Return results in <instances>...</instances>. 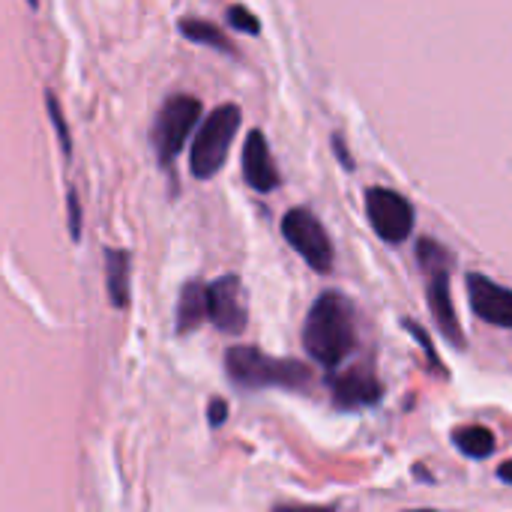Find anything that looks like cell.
I'll use <instances>...</instances> for the list:
<instances>
[{
  "label": "cell",
  "instance_id": "obj_12",
  "mask_svg": "<svg viewBox=\"0 0 512 512\" xmlns=\"http://www.w3.org/2000/svg\"><path fill=\"white\" fill-rule=\"evenodd\" d=\"M207 318H210L207 315V285L198 279L186 282L180 291V303H177V333H192Z\"/></svg>",
  "mask_w": 512,
  "mask_h": 512
},
{
  "label": "cell",
  "instance_id": "obj_20",
  "mask_svg": "<svg viewBox=\"0 0 512 512\" xmlns=\"http://www.w3.org/2000/svg\"><path fill=\"white\" fill-rule=\"evenodd\" d=\"M207 414H210V426H222L228 420V402L225 399H213Z\"/></svg>",
  "mask_w": 512,
  "mask_h": 512
},
{
  "label": "cell",
  "instance_id": "obj_22",
  "mask_svg": "<svg viewBox=\"0 0 512 512\" xmlns=\"http://www.w3.org/2000/svg\"><path fill=\"white\" fill-rule=\"evenodd\" d=\"M27 6H30V9H36V6H39V0H27Z\"/></svg>",
  "mask_w": 512,
  "mask_h": 512
},
{
  "label": "cell",
  "instance_id": "obj_7",
  "mask_svg": "<svg viewBox=\"0 0 512 512\" xmlns=\"http://www.w3.org/2000/svg\"><path fill=\"white\" fill-rule=\"evenodd\" d=\"M366 213H369L375 234L387 243L408 240L414 231V219H417L411 201L393 189H384V186H372L366 192Z\"/></svg>",
  "mask_w": 512,
  "mask_h": 512
},
{
  "label": "cell",
  "instance_id": "obj_19",
  "mask_svg": "<svg viewBox=\"0 0 512 512\" xmlns=\"http://www.w3.org/2000/svg\"><path fill=\"white\" fill-rule=\"evenodd\" d=\"M405 327H408V330H411V333H414V336L420 339V345H423V351H426L429 363H432L435 369H444V366H441V360L435 357V351H432V342H429V336L423 333V327H417V324H414V321H408V318H405Z\"/></svg>",
  "mask_w": 512,
  "mask_h": 512
},
{
  "label": "cell",
  "instance_id": "obj_2",
  "mask_svg": "<svg viewBox=\"0 0 512 512\" xmlns=\"http://www.w3.org/2000/svg\"><path fill=\"white\" fill-rule=\"evenodd\" d=\"M225 369L228 378L243 387V390H261V387H309L312 372L306 363L300 360H282V357H270L258 348L249 345H237L225 354Z\"/></svg>",
  "mask_w": 512,
  "mask_h": 512
},
{
  "label": "cell",
  "instance_id": "obj_13",
  "mask_svg": "<svg viewBox=\"0 0 512 512\" xmlns=\"http://www.w3.org/2000/svg\"><path fill=\"white\" fill-rule=\"evenodd\" d=\"M105 282L111 306L123 309L129 303V255L120 249H105Z\"/></svg>",
  "mask_w": 512,
  "mask_h": 512
},
{
  "label": "cell",
  "instance_id": "obj_4",
  "mask_svg": "<svg viewBox=\"0 0 512 512\" xmlns=\"http://www.w3.org/2000/svg\"><path fill=\"white\" fill-rule=\"evenodd\" d=\"M240 108L237 105H219L198 129L195 141H192V153H189V168L192 177L198 180H210L228 159V150L234 144V135L240 129Z\"/></svg>",
  "mask_w": 512,
  "mask_h": 512
},
{
  "label": "cell",
  "instance_id": "obj_15",
  "mask_svg": "<svg viewBox=\"0 0 512 512\" xmlns=\"http://www.w3.org/2000/svg\"><path fill=\"white\" fill-rule=\"evenodd\" d=\"M180 33H183L189 42L210 45V48H219V51L234 54V45L228 42V36H225L216 24H210V21H201V18H183V21H180Z\"/></svg>",
  "mask_w": 512,
  "mask_h": 512
},
{
  "label": "cell",
  "instance_id": "obj_9",
  "mask_svg": "<svg viewBox=\"0 0 512 512\" xmlns=\"http://www.w3.org/2000/svg\"><path fill=\"white\" fill-rule=\"evenodd\" d=\"M468 297H471V309L495 324V327H507L512 330V291L492 282L483 273H468Z\"/></svg>",
  "mask_w": 512,
  "mask_h": 512
},
{
  "label": "cell",
  "instance_id": "obj_8",
  "mask_svg": "<svg viewBox=\"0 0 512 512\" xmlns=\"http://www.w3.org/2000/svg\"><path fill=\"white\" fill-rule=\"evenodd\" d=\"M207 315L222 333L237 336L246 330V321H249L246 294H243V282L234 273L219 276L216 282L207 285Z\"/></svg>",
  "mask_w": 512,
  "mask_h": 512
},
{
  "label": "cell",
  "instance_id": "obj_18",
  "mask_svg": "<svg viewBox=\"0 0 512 512\" xmlns=\"http://www.w3.org/2000/svg\"><path fill=\"white\" fill-rule=\"evenodd\" d=\"M69 234H72V240H78L81 237V201H78V195H75V189H69Z\"/></svg>",
  "mask_w": 512,
  "mask_h": 512
},
{
  "label": "cell",
  "instance_id": "obj_21",
  "mask_svg": "<svg viewBox=\"0 0 512 512\" xmlns=\"http://www.w3.org/2000/svg\"><path fill=\"white\" fill-rule=\"evenodd\" d=\"M498 480H501V483H512V459L498 468Z\"/></svg>",
  "mask_w": 512,
  "mask_h": 512
},
{
  "label": "cell",
  "instance_id": "obj_3",
  "mask_svg": "<svg viewBox=\"0 0 512 512\" xmlns=\"http://www.w3.org/2000/svg\"><path fill=\"white\" fill-rule=\"evenodd\" d=\"M417 261L426 273L429 306H432V315H435L441 333L456 348H465V333L459 327V318H456V309L450 300V252L441 243H435L432 237H423L417 243Z\"/></svg>",
  "mask_w": 512,
  "mask_h": 512
},
{
  "label": "cell",
  "instance_id": "obj_6",
  "mask_svg": "<svg viewBox=\"0 0 512 512\" xmlns=\"http://www.w3.org/2000/svg\"><path fill=\"white\" fill-rule=\"evenodd\" d=\"M282 237L288 240V246L315 270V273H330L333 267V240L324 231L321 219L306 210V207H294L285 213L282 219Z\"/></svg>",
  "mask_w": 512,
  "mask_h": 512
},
{
  "label": "cell",
  "instance_id": "obj_5",
  "mask_svg": "<svg viewBox=\"0 0 512 512\" xmlns=\"http://www.w3.org/2000/svg\"><path fill=\"white\" fill-rule=\"evenodd\" d=\"M198 117H201V102L195 96L177 93V96L165 99V105L159 108V114L153 120V132H150L156 156L162 165H171L180 156V150H183L189 132L195 129Z\"/></svg>",
  "mask_w": 512,
  "mask_h": 512
},
{
  "label": "cell",
  "instance_id": "obj_10",
  "mask_svg": "<svg viewBox=\"0 0 512 512\" xmlns=\"http://www.w3.org/2000/svg\"><path fill=\"white\" fill-rule=\"evenodd\" d=\"M330 390H333L336 408H345V411H357V408L378 405L381 396H384L381 381H378L369 369H363V366H357V369H351V372L333 378V381H330Z\"/></svg>",
  "mask_w": 512,
  "mask_h": 512
},
{
  "label": "cell",
  "instance_id": "obj_14",
  "mask_svg": "<svg viewBox=\"0 0 512 512\" xmlns=\"http://www.w3.org/2000/svg\"><path fill=\"white\" fill-rule=\"evenodd\" d=\"M453 444L468 459H489L495 453V435L483 426H465L453 432Z\"/></svg>",
  "mask_w": 512,
  "mask_h": 512
},
{
  "label": "cell",
  "instance_id": "obj_1",
  "mask_svg": "<svg viewBox=\"0 0 512 512\" xmlns=\"http://www.w3.org/2000/svg\"><path fill=\"white\" fill-rule=\"evenodd\" d=\"M303 345L309 357L324 369H336L354 351L357 327H354V309L345 294L324 291L315 300L303 327Z\"/></svg>",
  "mask_w": 512,
  "mask_h": 512
},
{
  "label": "cell",
  "instance_id": "obj_16",
  "mask_svg": "<svg viewBox=\"0 0 512 512\" xmlns=\"http://www.w3.org/2000/svg\"><path fill=\"white\" fill-rule=\"evenodd\" d=\"M45 105H48V117H51V123H54L57 141H60V147H63V156L69 159V153H72V138H69V129H66V120H63L60 102H57V96H54L51 90L45 93Z\"/></svg>",
  "mask_w": 512,
  "mask_h": 512
},
{
  "label": "cell",
  "instance_id": "obj_11",
  "mask_svg": "<svg viewBox=\"0 0 512 512\" xmlns=\"http://www.w3.org/2000/svg\"><path fill=\"white\" fill-rule=\"evenodd\" d=\"M243 177L255 192H273L279 186V171L261 129H252L243 144Z\"/></svg>",
  "mask_w": 512,
  "mask_h": 512
},
{
  "label": "cell",
  "instance_id": "obj_17",
  "mask_svg": "<svg viewBox=\"0 0 512 512\" xmlns=\"http://www.w3.org/2000/svg\"><path fill=\"white\" fill-rule=\"evenodd\" d=\"M228 24H231L234 30H240V33H249V36H258V33H261L258 18H255L246 6H231V9H228Z\"/></svg>",
  "mask_w": 512,
  "mask_h": 512
}]
</instances>
